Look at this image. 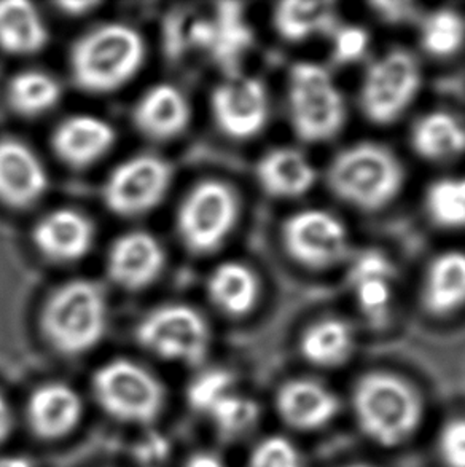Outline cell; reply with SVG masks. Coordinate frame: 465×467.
Listing matches in <instances>:
<instances>
[{
    "mask_svg": "<svg viewBox=\"0 0 465 467\" xmlns=\"http://www.w3.org/2000/svg\"><path fill=\"white\" fill-rule=\"evenodd\" d=\"M144 38L123 23H106L85 32L70 48V77L78 88L106 95L121 88L142 67Z\"/></svg>",
    "mask_w": 465,
    "mask_h": 467,
    "instance_id": "obj_1",
    "label": "cell"
},
{
    "mask_svg": "<svg viewBox=\"0 0 465 467\" xmlns=\"http://www.w3.org/2000/svg\"><path fill=\"white\" fill-rule=\"evenodd\" d=\"M328 189L341 202L365 213L389 206L400 195L405 170L388 147L360 142L335 155L326 172Z\"/></svg>",
    "mask_w": 465,
    "mask_h": 467,
    "instance_id": "obj_2",
    "label": "cell"
},
{
    "mask_svg": "<svg viewBox=\"0 0 465 467\" xmlns=\"http://www.w3.org/2000/svg\"><path fill=\"white\" fill-rule=\"evenodd\" d=\"M40 326L51 347L82 354L98 345L108 326V302L99 285L76 279L57 287L46 300Z\"/></svg>",
    "mask_w": 465,
    "mask_h": 467,
    "instance_id": "obj_3",
    "label": "cell"
},
{
    "mask_svg": "<svg viewBox=\"0 0 465 467\" xmlns=\"http://www.w3.org/2000/svg\"><path fill=\"white\" fill-rule=\"evenodd\" d=\"M352 404L362 431L384 447L405 442L421 421V400L415 389L390 373L360 379Z\"/></svg>",
    "mask_w": 465,
    "mask_h": 467,
    "instance_id": "obj_4",
    "label": "cell"
},
{
    "mask_svg": "<svg viewBox=\"0 0 465 467\" xmlns=\"http://www.w3.org/2000/svg\"><path fill=\"white\" fill-rule=\"evenodd\" d=\"M287 104L294 131L308 144L334 140L346 123V101L321 64L302 61L290 67Z\"/></svg>",
    "mask_w": 465,
    "mask_h": 467,
    "instance_id": "obj_5",
    "label": "cell"
},
{
    "mask_svg": "<svg viewBox=\"0 0 465 467\" xmlns=\"http://www.w3.org/2000/svg\"><path fill=\"white\" fill-rule=\"evenodd\" d=\"M421 69L407 50H390L365 72L358 102L365 119L377 125L398 120L421 88Z\"/></svg>",
    "mask_w": 465,
    "mask_h": 467,
    "instance_id": "obj_6",
    "label": "cell"
},
{
    "mask_svg": "<svg viewBox=\"0 0 465 467\" xmlns=\"http://www.w3.org/2000/svg\"><path fill=\"white\" fill-rule=\"evenodd\" d=\"M238 215V196L227 183L204 181L183 198L177 213V232L191 253H212L230 236Z\"/></svg>",
    "mask_w": 465,
    "mask_h": 467,
    "instance_id": "obj_7",
    "label": "cell"
},
{
    "mask_svg": "<svg viewBox=\"0 0 465 467\" xmlns=\"http://www.w3.org/2000/svg\"><path fill=\"white\" fill-rule=\"evenodd\" d=\"M93 386L104 410L123 421H151L163 407L160 381L131 360H112L101 367Z\"/></svg>",
    "mask_w": 465,
    "mask_h": 467,
    "instance_id": "obj_8",
    "label": "cell"
},
{
    "mask_svg": "<svg viewBox=\"0 0 465 467\" xmlns=\"http://www.w3.org/2000/svg\"><path fill=\"white\" fill-rule=\"evenodd\" d=\"M145 349L163 359L196 364L208 353L209 327L204 317L187 305H163L150 311L136 330Z\"/></svg>",
    "mask_w": 465,
    "mask_h": 467,
    "instance_id": "obj_9",
    "label": "cell"
},
{
    "mask_svg": "<svg viewBox=\"0 0 465 467\" xmlns=\"http://www.w3.org/2000/svg\"><path fill=\"white\" fill-rule=\"evenodd\" d=\"M172 171L163 158L138 155L121 161L102 187L108 211L121 217L147 214L163 202Z\"/></svg>",
    "mask_w": 465,
    "mask_h": 467,
    "instance_id": "obj_10",
    "label": "cell"
},
{
    "mask_svg": "<svg viewBox=\"0 0 465 467\" xmlns=\"http://www.w3.org/2000/svg\"><path fill=\"white\" fill-rule=\"evenodd\" d=\"M283 244L300 265L324 270L338 265L349 254V234L336 215L303 209L284 222Z\"/></svg>",
    "mask_w": 465,
    "mask_h": 467,
    "instance_id": "obj_11",
    "label": "cell"
},
{
    "mask_svg": "<svg viewBox=\"0 0 465 467\" xmlns=\"http://www.w3.org/2000/svg\"><path fill=\"white\" fill-rule=\"evenodd\" d=\"M211 109L222 133L236 140H252L264 130L270 119V101L262 80L232 76L211 96Z\"/></svg>",
    "mask_w": 465,
    "mask_h": 467,
    "instance_id": "obj_12",
    "label": "cell"
},
{
    "mask_svg": "<svg viewBox=\"0 0 465 467\" xmlns=\"http://www.w3.org/2000/svg\"><path fill=\"white\" fill-rule=\"evenodd\" d=\"M163 247L160 241L145 232L121 234L108 254V275L126 291H140L155 283L163 272Z\"/></svg>",
    "mask_w": 465,
    "mask_h": 467,
    "instance_id": "obj_13",
    "label": "cell"
},
{
    "mask_svg": "<svg viewBox=\"0 0 465 467\" xmlns=\"http://www.w3.org/2000/svg\"><path fill=\"white\" fill-rule=\"evenodd\" d=\"M48 176L29 147L16 140H0V202L25 209L45 195Z\"/></svg>",
    "mask_w": 465,
    "mask_h": 467,
    "instance_id": "obj_14",
    "label": "cell"
},
{
    "mask_svg": "<svg viewBox=\"0 0 465 467\" xmlns=\"http://www.w3.org/2000/svg\"><path fill=\"white\" fill-rule=\"evenodd\" d=\"M95 227L87 215L74 209H57L44 215L32 230L38 253L53 262H76L89 253Z\"/></svg>",
    "mask_w": 465,
    "mask_h": 467,
    "instance_id": "obj_15",
    "label": "cell"
},
{
    "mask_svg": "<svg viewBox=\"0 0 465 467\" xmlns=\"http://www.w3.org/2000/svg\"><path fill=\"white\" fill-rule=\"evenodd\" d=\"M191 109L181 89L160 83L147 89L132 110L139 133L157 142L176 140L189 127Z\"/></svg>",
    "mask_w": 465,
    "mask_h": 467,
    "instance_id": "obj_16",
    "label": "cell"
},
{
    "mask_svg": "<svg viewBox=\"0 0 465 467\" xmlns=\"http://www.w3.org/2000/svg\"><path fill=\"white\" fill-rule=\"evenodd\" d=\"M114 144V128L93 115L69 117L57 125L51 136L57 157L76 170L98 163Z\"/></svg>",
    "mask_w": 465,
    "mask_h": 467,
    "instance_id": "obj_17",
    "label": "cell"
},
{
    "mask_svg": "<svg viewBox=\"0 0 465 467\" xmlns=\"http://www.w3.org/2000/svg\"><path fill=\"white\" fill-rule=\"evenodd\" d=\"M277 410L296 430L315 431L330 423L340 402L327 386L315 379H294L277 394Z\"/></svg>",
    "mask_w": 465,
    "mask_h": 467,
    "instance_id": "obj_18",
    "label": "cell"
},
{
    "mask_svg": "<svg viewBox=\"0 0 465 467\" xmlns=\"http://www.w3.org/2000/svg\"><path fill=\"white\" fill-rule=\"evenodd\" d=\"M255 172L264 193L283 200L306 195L317 181L315 164L292 147H277L264 153Z\"/></svg>",
    "mask_w": 465,
    "mask_h": 467,
    "instance_id": "obj_19",
    "label": "cell"
},
{
    "mask_svg": "<svg viewBox=\"0 0 465 467\" xmlns=\"http://www.w3.org/2000/svg\"><path fill=\"white\" fill-rule=\"evenodd\" d=\"M392 279L394 266L381 253L362 254L352 265L349 275L354 297L358 308L373 322H381L388 317L392 300Z\"/></svg>",
    "mask_w": 465,
    "mask_h": 467,
    "instance_id": "obj_20",
    "label": "cell"
},
{
    "mask_svg": "<svg viewBox=\"0 0 465 467\" xmlns=\"http://www.w3.org/2000/svg\"><path fill=\"white\" fill-rule=\"evenodd\" d=\"M82 410V400L69 386L45 385L32 394L27 415L37 436L57 439L76 428Z\"/></svg>",
    "mask_w": 465,
    "mask_h": 467,
    "instance_id": "obj_21",
    "label": "cell"
},
{
    "mask_svg": "<svg viewBox=\"0 0 465 467\" xmlns=\"http://www.w3.org/2000/svg\"><path fill=\"white\" fill-rule=\"evenodd\" d=\"M422 302L429 313L451 315L465 305V253L447 251L428 266Z\"/></svg>",
    "mask_w": 465,
    "mask_h": 467,
    "instance_id": "obj_22",
    "label": "cell"
},
{
    "mask_svg": "<svg viewBox=\"0 0 465 467\" xmlns=\"http://www.w3.org/2000/svg\"><path fill=\"white\" fill-rule=\"evenodd\" d=\"M48 29L31 2H0V48L8 55L27 57L44 50Z\"/></svg>",
    "mask_w": 465,
    "mask_h": 467,
    "instance_id": "obj_23",
    "label": "cell"
},
{
    "mask_svg": "<svg viewBox=\"0 0 465 467\" xmlns=\"http://www.w3.org/2000/svg\"><path fill=\"white\" fill-rule=\"evenodd\" d=\"M411 146L416 155L430 161L460 157L465 152V125L445 110L429 112L413 125Z\"/></svg>",
    "mask_w": 465,
    "mask_h": 467,
    "instance_id": "obj_24",
    "label": "cell"
},
{
    "mask_svg": "<svg viewBox=\"0 0 465 467\" xmlns=\"http://www.w3.org/2000/svg\"><path fill=\"white\" fill-rule=\"evenodd\" d=\"M208 292L219 310L239 317L255 308L260 283L249 266L239 262H225L209 276Z\"/></svg>",
    "mask_w": 465,
    "mask_h": 467,
    "instance_id": "obj_25",
    "label": "cell"
},
{
    "mask_svg": "<svg viewBox=\"0 0 465 467\" xmlns=\"http://www.w3.org/2000/svg\"><path fill=\"white\" fill-rule=\"evenodd\" d=\"M336 12L332 2L285 0L274 6L273 25L287 42H303L315 34L326 32L335 25Z\"/></svg>",
    "mask_w": 465,
    "mask_h": 467,
    "instance_id": "obj_26",
    "label": "cell"
},
{
    "mask_svg": "<svg viewBox=\"0 0 465 467\" xmlns=\"http://www.w3.org/2000/svg\"><path fill=\"white\" fill-rule=\"evenodd\" d=\"M303 358L317 367L345 364L354 349V332L346 321L327 317L306 328L300 340Z\"/></svg>",
    "mask_w": 465,
    "mask_h": 467,
    "instance_id": "obj_27",
    "label": "cell"
},
{
    "mask_svg": "<svg viewBox=\"0 0 465 467\" xmlns=\"http://www.w3.org/2000/svg\"><path fill=\"white\" fill-rule=\"evenodd\" d=\"M61 87L40 70H25L13 77L6 88V101L21 117H40L57 108Z\"/></svg>",
    "mask_w": 465,
    "mask_h": 467,
    "instance_id": "obj_28",
    "label": "cell"
},
{
    "mask_svg": "<svg viewBox=\"0 0 465 467\" xmlns=\"http://www.w3.org/2000/svg\"><path fill=\"white\" fill-rule=\"evenodd\" d=\"M465 42V21L460 13L440 8L424 19L421 45L434 57H450L462 48Z\"/></svg>",
    "mask_w": 465,
    "mask_h": 467,
    "instance_id": "obj_29",
    "label": "cell"
},
{
    "mask_svg": "<svg viewBox=\"0 0 465 467\" xmlns=\"http://www.w3.org/2000/svg\"><path fill=\"white\" fill-rule=\"evenodd\" d=\"M426 209L434 223L443 228L465 227V177H445L426 193Z\"/></svg>",
    "mask_w": 465,
    "mask_h": 467,
    "instance_id": "obj_30",
    "label": "cell"
},
{
    "mask_svg": "<svg viewBox=\"0 0 465 467\" xmlns=\"http://www.w3.org/2000/svg\"><path fill=\"white\" fill-rule=\"evenodd\" d=\"M223 434L232 436L249 430L258 417V407L252 399L230 389L208 410Z\"/></svg>",
    "mask_w": 465,
    "mask_h": 467,
    "instance_id": "obj_31",
    "label": "cell"
},
{
    "mask_svg": "<svg viewBox=\"0 0 465 467\" xmlns=\"http://www.w3.org/2000/svg\"><path fill=\"white\" fill-rule=\"evenodd\" d=\"M232 389V377L225 370H211L202 373V377L190 386V404L196 410L206 411L225 394Z\"/></svg>",
    "mask_w": 465,
    "mask_h": 467,
    "instance_id": "obj_32",
    "label": "cell"
},
{
    "mask_svg": "<svg viewBox=\"0 0 465 467\" xmlns=\"http://www.w3.org/2000/svg\"><path fill=\"white\" fill-rule=\"evenodd\" d=\"M249 467H303L294 443L284 437H270L253 450Z\"/></svg>",
    "mask_w": 465,
    "mask_h": 467,
    "instance_id": "obj_33",
    "label": "cell"
},
{
    "mask_svg": "<svg viewBox=\"0 0 465 467\" xmlns=\"http://www.w3.org/2000/svg\"><path fill=\"white\" fill-rule=\"evenodd\" d=\"M368 34L360 26H343L334 36V59L336 63L349 64L358 61L368 48Z\"/></svg>",
    "mask_w": 465,
    "mask_h": 467,
    "instance_id": "obj_34",
    "label": "cell"
},
{
    "mask_svg": "<svg viewBox=\"0 0 465 467\" xmlns=\"http://www.w3.org/2000/svg\"><path fill=\"white\" fill-rule=\"evenodd\" d=\"M439 450L448 467H465V418L453 420L443 428Z\"/></svg>",
    "mask_w": 465,
    "mask_h": 467,
    "instance_id": "obj_35",
    "label": "cell"
},
{
    "mask_svg": "<svg viewBox=\"0 0 465 467\" xmlns=\"http://www.w3.org/2000/svg\"><path fill=\"white\" fill-rule=\"evenodd\" d=\"M163 439H151L150 442L145 443L140 447V458L144 462H155V458H161L164 455Z\"/></svg>",
    "mask_w": 465,
    "mask_h": 467,
    "instance_id": "obj_36",
    "label": "cell"
},
{
    "mask_svg": "<svg viewBox=\"0 0 465 467\" xmlns=\"http://www.w3.org/2000/svg\"><path fill=\"white\" fill-rule=\"evenodd\" d=\"M10 428H12V415H10L5 400L0 396V442L5 441Z\"/></svg>",
    "mask_w": 465,
    "mask_h": 467,
    "instance_id": "obj_37",
    "label": "cell"
},
{
    "mask_svg": "<svg viewBox=\"0 0 465 467\" xmlns=\"http://www.w3.org/2000/svg\"><path fill=\"white\" fill-rule=\"evenodd\" d=\"M98 5L99 4H96V2H77V4L76 2H64V4H59V8L69 15H85Z\"/></svg>",
    "mask_w": 465,
    "mask_h": 467,
    "instance_id": "obj_38",
    "label": "cell"
},
{
    "mask_svg": "<svg viewBox=\"0 0 465 467\" xmlns=\"http://www.w3.org/2000/svg\"><path fill=\"white\" fill-rule=\"evenodd\" d=\"M185 467H225L219 458L212 455H196L187 462Z\"/></svg>",
    "mask_w": 465,
    "mask_h": 467,
    "instance_id": "obj_39",
    "label": "cell"
},
{
    "mask_svg": "<svg viewBox=\"0 0 465 467\" xmlns=\"http://www.w3.org/2000/svg\"><path fill=\"white\" fill-rule=\"evenodd\" d=\"M0 467H32L31 462L25 458H0Z\"/></svg>",
    "mask_w": 465,
    "mask_h": 467,
    "instance_id": "obj_40",
    "label": "cell"
},
{
    "mask_svg": "<svg viewBox=\"0 0 465 467\" xmlns=\"http://www.w3.org/2000/svg\"><path fill=\"white\" fill-rule=\"evenodd\" d=\"M349 467H370V466H365V464H356V466H349Z\"/></svg>",
    "mask_w": 465,
    "mask_h": 467,
    "instance_id": "obj_41",
    "label": "cell"
}]
</instances>
